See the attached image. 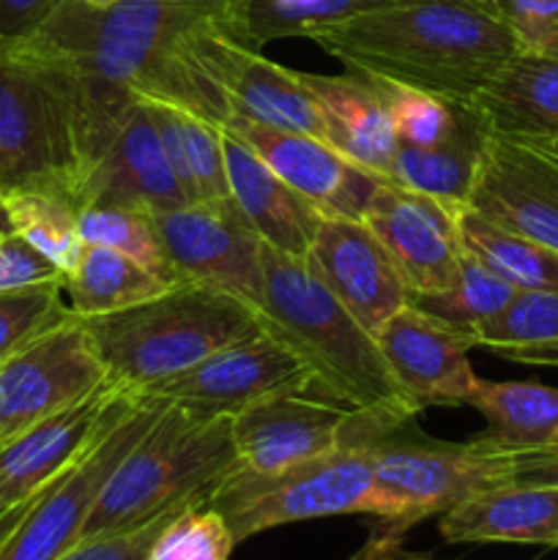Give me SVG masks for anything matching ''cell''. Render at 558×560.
Here are the masks:
<instances>
[{"label": "cell", "mask_w": 558, "mask_h": 560, "mask_svg": "<svg viewBox=\"0 0 558 560\" xmlns=\"http://www.w3.org/2000/svg\"><path fill=\"white\" fill-rule=\"evenodd\" d=\"M224 16L228 0H66L38 27L74 66L85 178L137 98L189 109L219 129L228 124L233 109L195 52L197 33Z\"/></svg>", "instance_id": "obj_1"}, {"label": "cell", "mask_w": 558, "mask_h": 560, "mask_svg": "<svg viewBox=\"0 0 558 560\" xmlns=\"http://www.w3.org/2000/svg\"><path fill=\"white\" fill-rule=\"evenodd\" d=\"M460 211L425 191L383 180L361 222L372 230L410 293H438L457 279L465 255Z\"/></svg>", "instance_id": "obj_15"}, {"label": "cell", "mask_w": 558, "mask_h": 560, "mask_svg": "<svg viewBox=\"0 0 558 560\" xmlns=\"http://www.w3.org/2000/svg\"><path fill=\"white\" fill-rule=\"evenodd\" d=\"M470 408L487 427L476 441L501 454H534L558 438V388L534 381L479 377Z\"/></svg>", "instance_id": "obj_27"}, {"label": "cell", "mask_w": 558, "mask_h": 560, "mask_svg": "<svg viewBox=\"0 0 558 560\" xmlns=\"http://www.w3.org/2000/svg\"><path fill=\"white\" fill-rule=\"evenodd\" d=\"M520 52L558 58V0H492Z\"/></svg>", "instance_id": "obj_39"}, {"label": "cell", "mask_w": 558, "mask_h": 560, "mask_svg": "<svg viewBox=\"0 0 558 560\" xmlns=\"http://www.w3.org/2000/svg\"><path fill=\"white\" fill-rule=\"evenodd\" d=\"M88 5H109V3H118V0H82Z\"/></svg>", "instance_id": "obj_49"}, {"label": "cell", "mask_w": 558, "mask_h": 560, "mask_svg": "<svg viewBox=\"0 0 558 560\" xmlns=\"http://www.w3.org/2000/svg\"><path fill=\"white\" fill-rule=\"evenodd\" d=\"M235 465L233 419H206L167 402L104 481L82 539L140 528L181 503L208 498Z\"/></svg>", "instance_id": "obj_6"}, {"label": "cell", "mask_w": 558, "mask_h": 560, "mask_svg": "<svg viewBox=\"0 0 558 560\" xmlns=\"http://www.w3.org/2000/svg\"><path fill=\"white\" fill-rule=\"evenodd\" d=\"M556 547H558V541H556Z\"/></svg>", "instance_id": "obj_51"}, {"label": "cell", "mask_w": 558, "mask_h": 560, "mask_svg": "<svg viewBox=\"0 0 558 560\" xmlns=\"http://www.w3.org/2000/svg\"><path fill=\"white\" fill-rule=\"evenodd\" d=\"M490 131L479 107L474 102L465 104L457 126L441 142L430 148H397L386 178L452 208H465Z\"/></svg>", "instance_id": "obj_25"}, {"label": "cell", "mask_w": 558, "mask_h": 560, "mask_svg": "<svg viewBox=\"0 0 558 560\" xmlns=\"http://www.w3.org/2000/svg\"><path fill=\"white\" fill-rule=\"evenodd\" d=\"M468 208L507 233L558 252V153L490 131Z\"/></svg>", "instance_id": "obj_13"}, {"label": "cell", "mask_w": 558, "mask_h": 560, "mask_svg": "<svg viewBox=\"0 0 558 560\" xmlns=\"http://www.w3.org/2000/svg\"><path fill=\"white\" fill-rule=\"evenodd\" d=\"M80 320L109 381L135 394L263 334L255 306L197 282H184L113 315Z\"/></svg>", "instance_id": "obj_5"}, {"label": "cell", "mask_w": 558, "mask_h": 560, "mask_svg": "<svg viewBox=\"0 0 558 560\" xmlns=\"http://www.w3.org/2000/svg\"><path fill=\"white\" fill-rule=\"evenodd\" d=\"M208 506L228 523L235 545L304 520L372 514L375 485L367 446L345 435L342 446L274 474H255L235 465L208 492Z\"/></svg>", "instance_id": "obj_8"}, {"label": "cell", "mask_w": 558, "mask_h": 560, "mask_svg": "<svg viewBox=\"0 0 558 560\" xmlns=\"http://www.w3.org/2000/svg\"><path fill=\"white\" fill-rule=\"evenodd\" d=\"M77 228H80L85 244L107 246V249L120 252L140 266L151 268L159 277L184 282L170 268L151 213L124 206H82L77 208Z\"/></svg>", "instance_id": "obj_35"}, {"label": "cell", "mask_w": 558, "mask_h": 560, "mask_svg": "<svg viewBox=\"0 0 558 560\" xmlns=\"http://www.w3.org/2000/svg\"><path fill=\"white\" fill-rule=\"evenodd\" d=\"M375 342L408 397L419 405H468L479 375L468 353L474 339L405 304L375 334Z\"/></svg>", "instance_id": "obj_19"}, {"label": "cell", "mask_w": 558, "mask_h": 560, "mask_svg": "<svg viewBox=\"0 0 558 560\" xmlns=\"http://www.w3.org/2000/svg\"><path fill=\"white\" fill-rule=\"evenodd\" d=\"M222 129L249 145L260 162H266L295 195L304 197L326 219L361 222L377 186L386 180L350 162L345 153L317 137L271 129L241 115H230Z\"/></svg>", "instance_id": "obj_16"}, {"label": "cell", "mask_w": 558, "mask_h": 560, "mask_svg": "<svg viewBox=\"0 0 558 560\" xmlns=\"http://www.w3.org/2000/svg\"><path fill=\"white\" fill-rule=\"evenodd\" d=\"M109 383L88 328L77 315L0 366V443L71 408Z\"/></svg>", "instance_id": "obj_10"}, {"label": "cell", "mask_w": 558, "mask_h": 560, "mask_svg": "<svg viewBox=\"0 0 558 560\" xmlns=\"http://www.w3.org/2000/svg\"><path fill=\"white\" fill-rule=\"evenodd\" d=\"M481 3H492V0H481Z\"/></svg>", "instance_id": "obj_50"}, {"label": "cell", "mask_w": 558, "mask_h": 560, "mask_svg": "<svg viewBox=\"0 0 558 560\" xmlns=\"http://www.w3.org/2000/svg\"><path fill=\"white\" fill-rule=\"evenodd\" d=\"M162 399L118 388L80 457L38 492L14 534L0 547V560H58L82 541L91 509L104 481L129 448L164 410Z\"/></svg>", "instance_id": "obj_9"}, {"label": "cell", "mask_w": 558, "mask_h": 560, "mask_svg": "<svg viewBox=\"0 0 558 560\" xmlns=\"http://www.w3.org/2000/svg\"><path fill=\"white\" fill-rule=\"evenodd\" d=\"M474 348L558 370V290H518L507 310L476 331Z\"/></svg>", "instance_id": "obj_31"}, {"label": "cell", "mask_w": 558, "mask_h": 560, "mask_svg": "<svg viewBox=\"0 0 558 560\" xmlns=\"http://www.w3.org/2000/svg\"><path fill=\"white\" fill-rule=\"evenodd\" d=\"M36 498H31V501L20 503V506H14V509H9V512L0 514V547H3L5 539H9V536L14 534V528H16V525H20V520L25 517L27 509H31V503L36 501Z\"/></svg>", "instance_id": "obj_45"}, {"label": "cell", "mask_w": 558, "mask_h": 560, "mask_svg": "<svg viewBox=\"0 0 558 560\" xmlns=\"http://www.w3.org/2000/svg\"><path fill=\"white\" fill-rule=\"evenodd\" d=\"M438 530L452 545H539L558 541V487H490L441 514Z\"/></svg>", "instance_id": "obj_23"}, {"label": "cell", "mask_w": 558, "mask_h": 560, "mask_svg": "<svg viewBox=\"0 0 558 560\" xmlns=\"http://www.w3.org/2000/svg\"><path fill=\"white\" fill-rule=\"evenodd\" d=\"M509 481L534 487H558V457L512 454V474H509Z\"/></svg>", "instance_id": "obj_43"}, {"label": "cell", "mask_w": 558, "mask_h": 560, "mask_svg": "<svg viewBox=\"0 0 558 560\" xmlns=\"http://www.w3.org/2000/svg\"><path fill=\"white\" fill-rule=\"evenodd\" d=\"M189 202H230L222 129L189 109L142 102Z\"/></svg>", "instance_id": "obj_28"}, {"label": "cell", "mask_w": 558, "mask_h": 560, "mask_svg": "<svg viewBox=\"0 0 558 560\" xmlns=\"http://www.w3.org/2000/svg\"><path fill=\"white\" fill-rule=\"evenodd\" d=\"M304 262L370 334L408 304V282L364 222L323 217Z\"/></svg>", "instance_id": "obj_17"}, {"label": "cell", "mask_w": 558, "mask_h": 560, "mask_svg": "<svg viewBox=\"0 0 558 560\" xmlns=\"http://www.w3.org/2000/svg\"><path fill=\"white\" fill-rule=\"evenodd\" d=\"M66 0H0V38H25L36 33Z\"/></svg>", "instance_id": "obj_42"}, {"label": "cell", "mask_w": 558, "mask_h": 560, "mask_svg": "<svg viewBox=\"0 0 558 560\" xmlns=\"http://www.w3.org/2000/svg\"><path fill=\"white\" fill-rule=\"evenodd\" d=\"M460 238L470 255L514 290H558V252L545 244L496 228L468 206L460 211Z\"/></svg>", "instance_id": "obj_32"}, {"label": "cell", "mask_w": 558, "mask_h": 560, "mask_svg": "<svg viewBox=\"0 0 558 560\" xmlns=\"http://www.w3.org/2000/svg\"><path fill=\"white\" fill-rule=\"evenodd\" d=\"M235 539L217 509L197 501L175 514L153 539L146 560H228Z\"/></svg>", "instance_id": "obj_37"}, {"label": "cell", "mask_w": 558, "mask_h": 560, "mask_svg": "<svg viewBox=\"0 0 558 560\" xmlns=\"http://www.w3.org/2000/svg\"><path fill=\"white\" fill-rule=\"evenodd\" d=\"M55 279H63V271L55 268L42 252L33 249L25 238L16 233L0 238V293Z\"/></svg>", "instance_id": "obj_41"}, {"label": "cell", "mask_w": 558, "mask_h": 560, "mask_svg": "<svg viewBox=\"0 0 558 560\" xmlns=\"http://www.w3.org/2000/svg\"><path fill=\"white\" fill-rule=\"evenodd\" d=\"M82 178L74 66L38 33L0 38V191H55L77 208Z\"/></svg>", "instance_id": "obj_4"}, {"label": "cell", "mask_w": 558, "mask_h": 560, "mask_svg": "<svg viewBox=\"0 0 558 560\" xmlns=\"http://www.w3.org/2000/svg\"><path fill=\"white\" fill-rule=\"evenodd\" d=\"M263 334L282 342L310 375V388L375 427L408 424L419 405L388 370L367 331L306 268L304 257L260 244Z\"/></svg>", "instance_id": "obj_3"}, {"label": "cell", "mask_w": 558, "mask_h": 560, "mask_svg": "<svg viewBox=\"0 0 558 560\" xmlns=\"http://www.w3.org/2000/svg\"><path fill=\"white\" fill-rule=\"evenodd\" d=\"M299 80L315 98L328 145L345 153L350 162L386 178L397 153V135L381 82L359 71L350 74L299 71Z\"/></svg>", "instance_id": "obj_22"}, {"label": "cell", "mask_w": 558, "mask_h": 560, "mask_svg": "<svg viewBox=\"0 0 558 560\" xmlns=\"http://www.w3.org/2000/svg\"><path fill=\"white\" fill-rule=\"evenodd\" d=\"M82 206H124L151 217L189 206L140 98L126 109L107 151L80 186L77 208Z\"/></svg>", "instance_id": "obj_20"}, {"label": "cell", "mask_w": 558, "mask_h": 560, "mask_svg": "<svg viewBox=\"0 0 558 560\" xmlns=\"http://www.w3.org/2000/svg\"><path fill=\"white\" fill-rule=\"evenodd\" d=\"M170 268L184 282L206 284L257 306L263 299L260 244L252 224L230 202H189L153 213Z\"/></svg>", "instance_id": "obj_11"}, {"label": "cell", "mask_w": 558, "mask_h": 560, "mask_svg": "<svg viewBox=\"0 0 558 560\" xmlns=\"http://www.w3.org/2000/svg\"><path fill=\"white\" fill-rule=\"evenodd\" d=\"M310 38L350 71L460 104L520 52L496 5L481 0H392Z\"/></svg>", "instance_id": "obj_2"}, {"label": "cell", "mask_w": 558, "mask_h": 560, "mask_svg": "<svg viewBox=\"0 0 558 560\" xmlns=\"http://www.w3.org/2000/svg\"><path fill=\"white\" fill-rule=\"evenodd\" d=\"M224 167H228L230 200L252 224L257 238L284 255L304 257L312 244L321 213L295 195L249 145L222 129Z\"/></svg>", "instance_id": "obj_24"}, {"label": "cell", "mask_w": 558, "mask_h": 560, "mask_svg": "<svg viewBox=\"0 0 558 560\" xmlns=\"http://www.w3.org/2000/svg\"><path fill=\"white\" fill-rule=\"evenodd\" d=\"M118 388L104 383L91 397L0 443V514L36 498L80 457Z\"/></svg>", "instance_id": "obj_21"}, {"label": "cell", "mask_w": 558, "mask_h": 560, "mask_svg": "<svg viewBox=\"0 0 558 560\" xmlns=\"http://www.w3.org/2000/svg\"><path fill=\"white\" fill-rule=\"evenodd\" d=\"M195 52L213 85L224 93L233 115L326 140L315 98L299 80V71L263 58L260 49L239 42L224 22H213L197 33Z\"/></svg>", "instance_id": "obj_14"}, {"label": "cell", "mask_w": 558, "mask_h": 560, "mask_svg": "<svg viewBox=\"0 0 558 560\" xmlns=\"http://www.w3.org/2000/svg\"><path fill=\"white\" fill-rule=\"evenodd\" d=\"M11 233H14V228H11L9 208H5L3 191H0V238H3V235H11Z\"/></svg>", "instance_id": "obj_47"}, {"label": "cell", "mask_w": 558, "mask_h": 560, "mask_svg": "<svg viewBox=\"0 0 558 560\" xmlns=\"http://www.w3.org/2000/svg\"><path fill=\"white\" fill-rule=\"evenodd\" d=\"M386 3L392 0H228L224 27L239 42L260 49L277 38H310L321 27Z\"/></svg>", "instance_id": "obj_30"}, {"label": "cell", "mask_w": 558, "mask_h": 560, "mask_svg": "<svg viewBox=\"0 0 558 560\" xmlns=\"http://www.w3.org/2000/svg\"><path fill=\"white\" fill-rule=\"evenodd\" d=\"M512 137V135H509ZM520 140H528V142H536V145L547 148V151L558 153V131H553V135H542V137H520Z\"/></svg>", "instance_id": "obj_46"}, {"label": "cell", "mask_w": 558, "mask_h": 560, "mask_svg": "<svg viewBox=\"0 0 558 560\" xmlns=\"http://www.w3.org/2000/svg\"><path fill=\"white\" fill-rule=\"evenodd\" d=\"M178 284L184 282L159 277L120 252L85 244L77 266L63 277V295L71 315L98 317L156 299Z\"/></svg>", "instance_id": "obj_29"}, {"label": "cell", "mask_w": 558, "mask_h": 560, "mask_svg": "<svg viewBox=\"0 0 558 560\" xmlns=\"http://www.w3.org/2000/svg\"><path fill=\"white\" fill-rule=\"evenodd\" d=\"M350 410L312 388L279 392L233 416L239 468L274 474L342 446Z\"/></svg>", "instance_id": "obj_18"}, {"label": "cell", "mask_w": 558, "mask_h": 560, "mask_svg": "<svg viewBox=\"0 0 558 560\" xmlns=\"http://www.w3.org/2000/svg\"><path fill=\"white\" fill-rule=\"evenodd\" d=\"M299 388H310V375L301 361L282 342L257 334L156 383L142 397H156L206 419H233L271 394Z\"/></svg>", "instance_id": "obj_12"}, {"label": "cell", "mask_w": 558, "mask_h": 560, "mask_svg": "<svg viewBox=\"0 0 558 560\" xmlns=\"http://www.w3.org/2000/svg\"><path fill=\"white\" fill-rule=\"evenodd\" d=\"M528 457H558V438H556V441L550 443V446H547V448H542V452H534V454H528Z\"/></svg>", "instance_id": "obj_48"}, {"label": "cell", "mask_w": 558, "mask_h": 560, "mask_svg": "<svg viewBox=\"0 0 558 560\" xmlns=\"http://www.w3.org/2000/svg\"><path fill=\"white\" fill-rule=\"evenodd\" d=\"M514 293L518 290L507 279L498 277L490 266H485L479 257L465 249L463 260H460L457 279L446 290H438V293H410L408 304H414L416 310L438 317L441 323L474 339L481 326H487L492 317H498L507 310Z\"/></svg>", "instance_id": "obj_33"}, {"label": "cell", "mask_w": 558, "mask_h": 560, "mask_svg": "<svg viewBox=\"0 0 558 560\" xmlns=\"http://www.w3.org/2000/svg\"><path fill=\"white\" fill-rule=\"evenodd\" d=\"M381 82L388 113H392L397 148H430L457 126L465 104L430 96V93L414 91V88L394 85V82Z\"/></svg>", "instance_id": "obj_38"}, {"label": "cell", "mask_w": 558, "mask_h": 560, "mask_svg": "<svg viewBox=\"0 0 558 560\" xmlns=\"http://www.w3.org/2000/svg\"><path fill=\"white\" fill-rule=\"evenodd\" d=\"M197 501H206V498H195V501H186L181 506L170 509V512L159 514L151 523L140 525V528L120 530V534H107V536H93V539H82L71 547L69 552H63L58 560H146L148 550H151L153 539L159 536V530L170 523L178 512H184L186 506Z\"/></svg>", "instance_id": "obj_40"}, {"label": "cell", "mask_w": 558, "mask_h": 560, "mask_svg": "<svg viewBox=\"0 0 558 560\" xmlns=\"http://www.w3.org/2000/svg\"><path fill=\"white\" fill-rule=\"evenodd\" d=\"M345 435L367 446L375 485V517L392 534L443 514L465 498L509 485L512 454L492 452L479 441L446 443L421 435L414 421L375 427L350 416Z\"/></svg>", "instance_id": "obj_7"}, {"label": "cell", "mask_w": 558, "mask_h": 560, "mask_svg": "<svg viewBox=\"0 0 558 560\" xmlns=\"http://www.w3.org/2000/svg\"><path fill=\"white\" fill-rule=\"evenodd\" d=\"M3 200L14 233L42 252L66 277L85 249L77 228V208L66 197L42 189L3 191Z\"/></svg>", "instance_id": "obj_34"}, {"label": "cell", "mask_w": 558, "mask_h": 560, "mask_svg": "<svg viewBox=\"0 0 558 560\" xmlns=\"http://www.w3.org/2000/svg\"><path fill=\"white\" fill-rule=\"evenodd\" d=\"M350 560H432L427 556H416L403 547V534H392V530H377L359 552Z\"/></svg>", "instance_id": "obj_44"}, {"label": "cell", "mask_w": 558, "mask_h": 560, "mask_svg": "<svg viewBox=\"0 0 558 560\" xmlns=\"http://www.w3.org/2000/svg\"><path fill=\"white\" fill-rule=\"evenodd\" d=\"M69 317L63 279L0 293V366Z\"/></svg>", "instance_id": "obj_36"}, {"label": "cell", "mask_w": 558, "mask_h": 560, "mask_svg": "<svg viewBox=\"0 0 558 560\" xmlns=\"http://www.w3.org/2000/svg\"><path fill=\"white\" fill-rule=\"evenodd\" d=\"M474 104L498 135H553L558 131V58L518 52Z\"/></svg>", "instance_id": "obj_26"}]
</instances>
